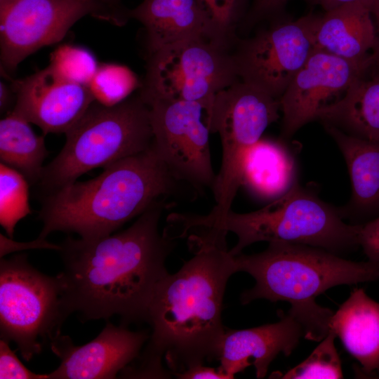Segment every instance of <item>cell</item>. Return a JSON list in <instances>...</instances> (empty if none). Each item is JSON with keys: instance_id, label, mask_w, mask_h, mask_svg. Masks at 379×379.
<instances>
[{"instance_id": "obj_28", "label": "cell", "mask_w": 379, "mask_h": 379, "mask_svg": "<svg viewBox=\"0 0 379 379\" xmlns=\"http://www.w3.org/2000/svg\"><path fill=\"white\" fill-rule=\"evenodd\" d=\"M8 342L0 340L1 379H47L48 374H38L28 369L9 347Z\"/></svg>"}, {"instance_id": "obj_8", "label": "cell", "mask_w": 379, "mask_h": 379, "mask_svg": "<svg viewBox=\"0 0 379 379\" xmlns=\"http://www.w3.org/2000/svg\"><path fill=\"white\" fill-rule=\"evenodd\" d=\"M237 79L228 47L211 39H197L149 55L140 94L145 99L200 102L208 113L217 93Z\"/></svg>"}, {"instance_id": "obj_17", "label": "cell", "mask_w": 379, "mask_h": 379, "mask_svg": "<svg viewBox=\"0 0 379 379\" xmlns=\"http://www.w3.org/2000/svg\"><path fill=\"white\" fill-rule=\"evenodd\" d=\"M377 0H359L317 15L314 48L351 60L370 56L378 42Z\"/></svg>"}, {"instance_id": "obj_12", "label": "cell", "mask_w": 379, "mask_h": 379, "mask_svg": "<svg viewBox=\"0 0 379 379\" xmlns=\"http://www.w3.org/2000/svg\"><path fill=\"white\" fill-rule=\"evenodd\" d=\"M371 58L351 60L314 49L279 99L281 135L291 137L318 111L343 96L357 79L371 74Z\"/></svg>"}, {"instance_id": "obj_31", "label": "cell", "mask_w": 379, "mask_h": 379, "mask_svg": "<svg viewBox=\"0 0 379 379\" xmlns=\"http://www.w3.org/2000/svg\"><path fill=\"white\" fill-rule=\"evenodd\" d=\"M287 0H253L248 21H257L280 12Z\"/></svg>"}, {"instance_id": "obj_18", "label": "cell", "mask_w": 379, "mask_h": 379, "mask_svg": "<svg viewBox=\"0 0 379 379\" xmlns=\"http://www.w3.org/2000/svg\"><path fill=\"white\" fill-rule=\"evenodd\" d=\"M324 126L343 155L352 184L351 199L339 212L351 224L365 223L379 215V141L361 139L331 125Z\"/></svg>"}, {"instance_id": "obj_6", "label": "cell", "mask_w": 379, "mask_h": 379, "mask_svg": "<svg viewBox=\"0 0 379 379\" xmlns=\"http://www.w3.org/2000/svg\"><path fill=\"white\" fill-rule=\"evenodd\" d=\"M359 225L347 224L339 209L295 182L284 194L266 206L249 213L230 210L219 226L210 233L237 237L229 252L237 255L259 241L305 244L337 254L359 246Z\"/></svg>"}, {"instance_id": "obj_26", "label": "cell", "mask_w": 379, "mask_h": 379, "mask_svg": "<svg viewBox=\"0 0 379 379\" xmlns=\"http://www.w3.org/2000/svg\"><path fill=\"white\" fill-rule=\"evenodd\" d=\"M49 66L62 77L88 86L99 65L88 50L63 45L51 53Z\"/></svg>"}, {"instance_id": "obj_16", "label": "cell", "mask_w": 379, "mask_h": 379, "mask_svg": "<svg viewBox=\"0 0 379 379\" xmlns=\"http://www.w3.org/2000/svg\"><path fill=\"white\" fill-rule=\"evenodd\" d=\"M128 15L142 25L149 55L197 39H211L225 46L218 39L212 19L201 0H143L128 10Z\"/></svg>"}, {"instance_id": "obj_36", "label": "cell", "mask_w": 379, "mask_h": 379, "mask_svg": "<svg viewBox=\"0 0 379 379\" xmlns=\"http://www.w3.org/2000/svg\"><path fill=\"white\" fill-rule=\"evenodd\" d=\"M0 1H1V0H0Z\"/></svg>"}, {"instance_id": "obj_15", "label": "cell", "mask_w": 379, "mask_h": 379, "mask_svg": "<svg viewBox=\"0 0 379 379\" xmlns=\"http://www.w3.org/2000/svg\"><path fill=\"white\" fill-rule=\"evenodd\" d=\"M280 320L247 329L226 328L217 360L220 367L232 378L253 366L258 378H263L270 363L279 354L289 356L296 347L304 331L288 313L279 312Z\"/></svg>"}, {"instance_id": "obj_19", "label": "cell", "mask_w": 379, "mask_h": 379, "mask_svg": "<svg viewBox=\"0 0 379 379\" xmlns=\"http://www.w3.org/2000/svg\"><path fill=\"white\" fill-rule=\"evenodd\" d=\"M329 329L359 361L361 375H379V302L354 288L333 314Z\"/></svg>"}, {"instance_id": "obj_13", "label": "cell", "mask_w": 379, "mask_h": 379, "mask_svg": "<svg viewBox=\"0 0 379 379\" xmlns=\"http://www.w3.org/2000/svg\"><path fill=\"white\" fill-rule=\"evenodd\" d=\"M149 335L109 321L95 338L81 346L74 345L70 337L60 333L49 347L60 364L48 374V379L115 378L139 356Z\"/></svg>"}, {"instance_id": "obj_35", "label": "cell", "mask_w": 379, "mask_h": 379, "mask_svg": "<svg viewBox=\"0 0 379 379\" xmlns=\"http://www.w3.org/2000/svg\"><path fill=\"white\" fill-rule=\"evenodd\" d=\"M8 86L1 82L0 87V107L1 112H4L11 103V95Z\"/></svg>"}, {"instance_id": "obj_20", "label": "cell", "mask_w": 379, "mask_h": 379, "mask_svg": "<svg viewBox=\"0 0 379 379\" xmlns=\"http://www.w3.org/2000/svg\"><path fill=\"white\" fill-rule=\"evenodd\" d=\"M315 119L350 135L379 141V74L357 79L341 98L321 108Z\"/></svg>"}, {"instance_id": "obj_9", "label": "cell", "mask_w": 379, "mask_h": 379, "mask_svg": "<svg viewBox=\"0 0 379 379\" xmlns=\"http://www.w3.org/2000/svg\"><path fill=\"white\" fill-rule=\"evenodd\" d=\"M143 99L149 108L153 145L173 175L199 192L213 190L217 175L211 161L206 106L197 102Z\"/></svg>"}, {"instance_id": "obj_1", "label": "cell", "mask_w": 379, "mask_h": 379, "mask_svg": "<svg viewBox=\"0 0 379 379\" xmlns=\"http://www.w3.org/2000/svg\"><path fill=\"white\" fill-rule=\"evenodd\" d=\"M187 238L194 255L158 284L147 311V343L121 372L122 378H169L218 358L226 328L224 293L237 272L234 255L226 242L194 234Z\"/></svg>"}, {"instance_id": "obj_32", "label": "cell", "mask_w": 379, "mask_h": 379, "mask_svg": "<svg viewBox=\"0 0 379 379\" xmlns=\"http://www.w3.org/2000/svg\"><path fill=\"white\" fill-rule=\"evenodd\" d=\"M104 10L108 20L117 24L121 23L128 18V11H123L120 7V0H95Z\"/></svg>"}, {"instance_id": "obj_34", "label": "cell", "mask_w": 379, "mask_h": 379, "mask_svg": "<svg viewBox=\"0 0 379 379\" xmlns=\"http://www.w3.org/2000/svg\"><path fill=\"white\" fill-rule=\"evenodd\" d=\"M307 3L320 6L324 11H328L340 6L359 0H305Z\"/></svg>"}, {"instance_id": "obj_14", "label": "cell", "mask_w": 379, "mask_h": 379, "mask_svg": "<svg viewBox=\"0 0 379 379\" xmlns=\"http://www.w3.org/2000/svg\"><path fill=\"white\" fill-rule=\"evenodd\" d=\"M13 110L38 126L44 135L65 133L84 115L95 99L88 86L69 81L49 65L13 81Z\"/></svg>"}, {"instance_id": "obj_29", "label": "cell", "mask_w": 379, "mask_h": 379, "mask_svg": "<svg viewBox=\"0 0 379 379\" xmlns=\"http://www.w3.org/2000/svg\"><path fill=\"white\" fill-rule=\"evenodd\" d=\"M358 242L368 260L379 261V215L359 225Z\"/></svg>"}, {"instance_id": "obj_22", "label": "cell", "mask_w": 379, "mask_h": 379, "mask_svg": "<svg viewBox=\"0 0 379 379\" xmlns=\"http://www.w3.org/2000/svg\"><path fill=\"white\" fill-rule=\"evenodd\" d=\"M29 124L14 110L0 121V159L31 185L39 183L48 152L44 135L36 134Z\"/></svg>"}, {"instance_id": "obj_30", "label": "cell", "mask_w": 379, "mask_h": 379, "mask_svg": "<svg viewBox=\"0 0 379 379\" xmlns=\"http://www.w3.org/2000/svg\"><path fill=\"white\" fill-rule=\"evenodd\" d=\"M173 375L182 379H232L220 366L213 368L206 366L204 364L192 366Z\"/></svg>"}, {"instance_id": "obj_2", "label": "cell", "mask_w": 379, "mask_h": 379, "mask_svg": "<svg viewBox=\"0 0 379 379\" xmlns=\"http://www.w3.org/2000/svg\"><path fill=\"white\" fill-rule=\"evenodd\" d=\"M166 201L153 204L127 229L95 239L67 237L60 246L69 305L81 320L122 324L146 322L158 284L168 274L166 261L175 240L159 230Z\"/></svg>"}, {"instance_id": "obj_3", "label": "cell", "mask_w": 379, "mask_h": 379, "mask_svg": "<svg viewBox=\"0 0 379 379\" xmlns=\"http://www.w3.org/2000/svg\"><path fill=\"white\" fill-rule=\"evenodd\" d=\"M185 182L177 179L152 145L104 168L97 177L74 181L45 197L38 238L51 232L78 234L89 239L112 234L153 204L177 197Z\"/></svg>"}, {"instance_id": "obj_25", "label": "cell", "mask_w": 379, "mask_h": 379, "mask_svg": "<svg viewBox=\"0 0 379 379\" xmlns=\"http://www.w3.org/2000/svg\"><path fill=\"white\" fill-rule=\"evenodd\" d=\"M335 333L330 330L326 337L310 354L298 365L284 374L281 378H343L341 361L335 347Z\"/></svg>"}, {"instance_id": "obj_5", "label": "cell", "mask_w": 379, "mask_h": 379, "mask_svg": "<svg viewBox=\"0 0 379 379\" xmlns=\"http://www.w3.org/2000/svg\"><path fill=\"white\" fill-rule=\"evenodd\" d=\"M65 135L62 149L44 166L39 183L47 193L150 147L149 105L140 93L112 106L94 101Z\"/></svg>"}, {"instance_id": "obj_27", "label": "cell", "mask_w": 379, "mask_h": 379, "mask_svg": "<svg viewBox=\"0 0 379 379\" xmlns=\"http://www.w3.org/2000/svg\"><path fill=\"white\" fill-rule=\"evenodd\" d=\"M208 11L218 39L229 47L247 0H201Z\"/></svg>"}, {"instance_id": "obj_33", "label": "cell", "mask_w": 379, "mask_h": 379, "mask_svg": "<svg viewBox=\"0 0 379 379\" xmlns=\"http://www.w3.org/2000/svg\"><path fill=\"white\" fill-rule=\"evenodd\" d=\"M373 12L377 25L378 42L371 53V74H379V0L376 2Z\"/></svg>"}, {"instance_id": "obj_10", "label": "cell", "mask_w": 379, "mask_h": 379, "mask_svg": "<svg viewBox=\"0 0 379 379\" xmlns=\"http://www.w3.org/2000/svg\"><path fill=\"white\" fill-rule=\"evenodd\" d=\"M88 14L107 20L95 0L0 1L1 67L13 72L30 54L62 40Z\"/></svg>"}, {"instance_id": "obj_4", "label": "cell", "mask_w": 379, "mask_h": 379, "mask_svg": "<svg viewBox=\"0 0 379 379\" xmlns=\"http://www.w3.org/2000/svg\"><path fill=\"white\" fill-rule=\"evenodd\" d=\"M236 270L255 280L244 291L243 305L257 299L290 303L288 314L302 326L305 339L316 342L328 333L333 312L316 302L333 286L379 279V261L347 260L325 249L305 244L272 241L264 251L234 255Z\"/></svg>"}, {"instance_id": "obj_24", "label": "cell", "mask_w": 379, "mask_h": 379, "mask_svg": "<svg viewBox=\"0 0 379 379\" xmlns=\"http://www.w3.org/2000/svg\"><path fill=\"white\" fill-rule=\"evenodd\" d=\"M140 86L135 74L127 67L117 64H102L88 85L95 101L106 105H117Z\"/></svg>"}, {"instance_id": "obj_7", "label": "cell", "mask_w": 379, "mask_h": 379, "mask_svg": "<svg viewBox=\"0 0 379 379\" xmlns=\"http://www.w3.org/2000/svg\"><path fill=\"white\" fill-rule=\"evenodd\" d=\"M72 313L61 273H41L24 253L1 258L0 336L15 343L25 360L50 347Z\"/></svg>"}, {"instance_id": "obj_23", "label": "cell", "mask_w": 379, "mask_h": 379, "mask_svg": "<svg viewBox=\"0 0 379 379\" xmlns=\"http://www.w3.org/2000/svg\"><path fill=\"white\" fill-rule=\"evenodd\" d=\"M29 185L19 171L0 164V224L10 239L18 222L32 213Z\"/></svg>"}, {"instance_id": "obj_11", "label": "cell", "mask_w": 379, "mask_h": 379, "mask_svg": "<svg viewBox=\"0 0 379 379\" xmlns=\"http://www.w3.org/2000/svg\"><path fill=\"white\" fill-rule=\"evenodd\" d=\"M316 17L279 22L241 41L232 53L239 79L280 99L315 49Z\"/></svg>"}, {"instance_id": "obj_21", "label": "cell", "mask_w": 379, "mask_h": 379, "mask_svg": "<svg viewBox=\"0 0 379 379\" xmlns=\"http://www.w3.org/2000/svg\"><path fill=\"white\" fill-rule=\"evenodd\" d=\"M295 162L286 147L260 138L247 154L241 185L259 197L277 199L295 183Z\"/></svg>"}]
</instances>
